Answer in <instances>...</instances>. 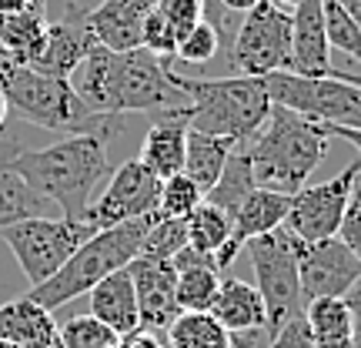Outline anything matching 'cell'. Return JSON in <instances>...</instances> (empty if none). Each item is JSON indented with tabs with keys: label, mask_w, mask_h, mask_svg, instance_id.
I'll list each match as a JSON object with an SVG mask.
<instances>
[{
	"label": "cell",
	"mask_w": 361,
	"mask_h": 348,
	"mask_svg": "<svg viewBox=\"0 0 361 348\" xmlns=\"http://www.w3.org/2000/svg\"><path fill=\"white\" fill-rule=\"evenodd\" d=\"M114 131H94V134H71L64 141L20 151L7 161V168L34 188L44 201L64 211V218L84 221L101 181L111 174L107 141Z\"/></svg>",
	"instance_id": "6da1fadb"
},
{
	"label": "cell",
	"mask_w": 361,
	"mask_h": 348,
	"mask_svg": "<svg viewBox=\"0 0 361 348\" xmlns=\"http://www.w3.org/2000/svg\"><path fill=\"white\" fill-rule=\"evenodd\" d=\"M247 155L261 188L295 194L311 184L314 168L328 155V134L318 121L271 104L264 128L247 141Z\"/></svg>",
	"instance_id": "7a4b0ae2"
},
{
	"label": "cell",
	"mask_w": 361,
	"mask_h": 348,
	"mask_svg": "<svg viewBox=\"0 0 361 348\" xmlns=\"http://www.w3.org/2000/svg\"><path fill=\"white\" fill-rule=\"evenodd\" d=\"M0 94L7 97L11 111L37 128L67 131V134H94V131H121L114 114H94L80 101L71 80L47 78L34 67L13 61L0 47Z\"/></svg>",
	"instance_id": "3957f363"
},
{
	"label": "cell",
	"mask_w": 361,
	"mask_h": 348,
	"mask_svg": "<svg viewBox=\"0 0 361 348\" xmlns=\"http://www.w3.org/2000/svg\"><path fill=\"white\" fill-rule=\"evenodd\" d=\"M174 84L188 94V128L234 144H247L271 114V97L261 78H180Z\"/></svg>",
	"instance_id": "277c9868"
},
{
	"label": "cell",
	"mask_w": 361,
	"mask_h": 348,
	"mask_svg": "<svg viewBox=\"0 0 361 348\" xmlns=\"http://www.w3.org/2000/svg\"><path fill=\"white\" fill-rule=\"evenodd\" d=\"M157 215H147V218H134V221H124L117 228H104V232H94L84 241V245L64 261V268L51 275L47 282L34 284L27 298L37 301L40 308H64L67 301L74 298L87 295L90 288L97 282H104L107 275L114 271L128 268L130 261L141 255V241L147 228L154 224Z\"/></svg>",
	"instance_id": "5b68a950"
},
{
	"label": "cell",
	"mask_w": 361,
	"mask_h": 348,
	"mask_svg": "<svg viewBox=\"0 0 361 348\" xmlns=\"http://www.w3.org/2000/svg\"><path fill=\"white\" fill-rule=\"evenodd\" d=\"M188 94L174 84L171 61H161L144 47L114 54V84H111V114H168L184 111Z\"/></svg>",
	"instance_id": "8992f818"
},
{
	"label": "cell",
	"mask_w": 361,
	"mask_h": 348,
	"mask_svg": "<svg viewBox=\"0 0 361 348\" xmlns=\"http://www.w3.org/2000/svg\"><path fill=\"white\" fill-rule=\"evenodd\" d=\"M255 278H258V295L264 301V338H271L284 322L305 315V298H301V282H298V255L295 238L278 228V232L258 234L245 241Z\"/></svg>",
	"instance_id": "52a82bcc"
},
{
	"label": "cell",
	"mask_w": 361,
	"mask_h": 348,
	"mask_svg": "<svg viewBox=\"0 0 361 348\" xmlns=\"http://www.w3.org/2000/svg\"><path fill=\"white\" fill-rule=\"evenodd\" d=\"M261 80L271 104L318 124H341L345 117L361 111V74L335 71V78H301L291 71H274Z\"/></svg>",
	"instance_id": "ba28073f"
},
{
	"label": "cell",
	"mask_w": 361,
	"mask_h": 348,
	"mask_svg": "<svg viewBox=\"0 0 361 348\" xmlns=\"http://www.w3.org/2000/svg\"><path fill=\"white\" fill-rule=\"evenodd\" d=\"M90 228L84 221L71 218H24L4 228L0 238L7 241V248L13 251V258L20 265V271L27 275L30 288L40 282H47L51 275L64 268V261L78 251L84 241L90 238Z\"/></svg>",
	"instance_id": "9c48e42d"
},
{
	"label": "cell",
	"mask_w": 361,
	"mask_h": 348,
	"mask_svg": "<svg viewBox=\"0 0 361 348\" xmlns=\"http://www.w3.org/2000/svg\"><path fill=\"white\" fill-rule=\"evenodd\" d=\"M231 64L241 78H268L291 71V11L261 0L241 17L231 40Z\"/></svg>",
	"instance_id": "30bf717a"
},
{
	"label": "cell",
	"mask_w": 361,
	"mask_h": 348,
	"mask_svg": "<svg viewBox=\"0 0 361 348\" xmlns=\"http://www.w3.org/2000/svg\"><path fill=\"white\" fill-rule=\"evenodd\" d=\"M358 174H361V161H355L331 181L305 184L301 191L291 194V208H288V218H284L281 228L288 234H295L298 241H305V245L324 241V238H338V228H341V218L348 211Z\"/></svg>",
	"instance_id": "8fae6325"
},
{
	"label": "cell",
	"mask_w": 361,
	"mask_h": 348,
	"mask_svg": "<svg viewBox=\"0 0 361 348\" xmlns=\"http://www.w3.org/2000/svg\"><path fill=\"white\" fill-rule=\"evenodd\" d=\"M157 198H161V178H154L137 157L124 161L111 174L107 188L90 201L84 224L90 232H104V228H117L124 221L157 215Z\"/></svg>",
	"instance_id": "7c38bea8"
},
{
	"label": "cell",
	"mask_w": 361,
	"mask_h": 348,
	"mask_svg": "<svg viewBox=\"0 0 361 348\" xmlns=\"http://www.w3.org/2000/svg\"><path fill=\"white\" fill-rule=\"evenodd\" d=\"M295 255L305 305L314 298H345L351 284L361 278V261L345 248L341 238H324V241H311V245L295 238Z\"/></svg>",
	"instance_id": "4fadbf2b"
},
{
	"label": "cell",
	"mask_w": 361,
	"mask_h": 348,
	"mask_svg": "<svg viewBox=\"0 0 361 348\" xmlns=\"http://www.w3.org/2000/svg\"><path fill=\"white\" fill-rule=\"evenodd\" d=\"M134 295H137V311H141V328L164 335L168 325L180 315L178 305V268L174 261L157 258H134L128 265Z\"/></svg>",
	"instance_id": "5bb4252c"
},
{
	"label": "cell",
	"mask_w": 361,
	"mask_h": 348,
	"mask_svg": "<svg viewBox=\"0 0 361 348\" xmlns=\"http://www.w3.org/2000/svg\"><path fill=\"white\" fill-rule=\"evenodd\" d=\"M291 74L335 78L322 0H305L291 11Z\"/></svg>",
	"instance_id": "9a60e30c"
},
{
	"label": "cell",
	"mask_w": 361,
	"mask_h": 348,
	"mask_svg": "<svg viewBox=\"0 0 361 348\" xmlns=\"http://www.w3.org/2000/svg\"><path fill=\"white\" fill-rule=\"evenodd\" d=\"M151 11L154 0H101L94 11L80 13V20L90 30L94 44L124 54L141 47V27Z\"/></svg>",
	"instance_id": "2e32d148"
},
{
	"label": "cell",
	"mask_w": 361,
	"mask_h": 348,
	"mask_svg": "<svg viewBox=\"0 0 361 348\" xmlns=\"http://www.w3.org/2000/svg\"><path fill=\"white\" fill-rule=\"evenodd\" d=\"M288 208H291V194H281V191H271V188H255L247 194L241 208L234 211V232H231V241L224 245L218 258V268L224 275V268H231L234 255L245 248V241L258 238V234H268V232H278L288 218Z\"/></svg>",
	"instance_id": "e0dca14e"
},
{
	"label": "cell",
	"mask_w": 361,
	"mask_h": 348,
	"mask_svg": "<svg viewBox=\"0 0 361 348\" xmlns=\"http://www.w3.org/2000/svg\"><path fill=\"white\" fill-rule=\"evenodd\" d=\"M90 47H94V37L84 27V20L80 17H64L57 24H47V34H44L37 57L27 67H34V71L47 74V78L71 80L74 71L80 67V61L90 54Z\"/></svg>",
	"instance_id": "ac0fdd59"
},
{
	"label": "cell",
	"mask_w": 361,
	"mask_h": 348,
	"mask_svg": "<svg viewBox=\"0 0 361 348\" xmlns=\"http://www.w3.org/2000/svg\"><path fill=\"white\" fill-rule=\"evenodd\" d=\"M184 151H188V107L154 117L151 131L144 134L137 161H141L154 178L168 181L184 171Z\"/></svg>",
	"instance_id": "d6986e66"
},
{
	"label": "cell",
	"mask_w": 361,
	"mask_h": 348,
	"mask_svg": "<svg viewBox=\"0 0 361 348\" xmlns=\"http://www.w3.org/2000/svg\"><path fill=\"white\" fill-rule=\"evenodd\" d=\"M90 298V315L104 322L114 335H134L141 332V311H137V295H134V282L130 271L121 268L114 275H107L104 282H97L87 292Z\"/></svg>",
	"instance_id": "ffe728a7"
},
{
	"label": "cell",
	"mask_w": 361,
	"mask_h": 348,
	"mask_svg": "<svg viewBox=\"0 0 361 348\" xmlns=\"http://www.w3.org/2000/svg\"><path fill=\"white\" fill-rule=\"evenodd\" d=\"M207 311H211L231 335L264 332V325H268L264 301H261L258 288L241 282V278H221L218 295H214V301H211Z\"/></svg>",
	"instance_id": "44dd1931"
},
{
	"label": "cell",
	"mask_w": 361,
	"mask_h": 348,
	"mask_svg": "<svg viewBox=\"0 0 361 348\" xmlns=\"http://www.w3.org/2000/svg\"><path fill=\"white\" fill-rule=\"evenodd\" d=\"M0 342H13L24 348H51L57 342V322L47 308L30 298H13L0 305Z\"/></svg>",
	"instance_id": "7402d4cb"
},
{
	"label": "cell",
	"mask_w": 361,
	"mask_h": 348,
	"mask_svg": "<svg viewBox=\"0 0 361 348\" xmlns=\"http://www.w3.org/2000/svg\"><path fill=\"white\" fill-rule=\"evenodd\" d=\"M174 268H178V305L180 311H207L211 301L221 288V268L211 255H201L194 248H184L178 258H174Z\"/></svg>",
	"instance_id": "603a6c76"
},
{
	"label": "cell",
	"mask_w": 361,
	"mask_h": 348,
	"mask_svg": "<svg viewBox=\"0 0 361 348\" xmlns=\"http://www.w3.org/2000/svg\"><path fill=\"white\" fill-rule=\"evenodd\" d=\"M47 34V17H44V0L24 4V7H11L0 11V47L11 54L13 61L30 64L37 57L40 44Z\"/></svg>",
	"instance_id": "cb8c5ba5"
},
{
	"label": "cell",
	"mask_w": 361,
	"mask_h": 348,
	"mask_svg": "<svg viewBox=\"0 0 361 348\" xmlns=\"http://www.w3.org/2000/svg\"><path fill=\"white\" fill-rule=\"evenodd\" d=\"M111 84H114V51L94 44L90 54L71 78V88L94 114H111ZM117 117V114H114Z\"/></svg>",
	"instance_id": "d4e9b609"
},
{
	"label": "cell",
	"mask_w": 361,
	"mask_h": 348,
	"mask_svg": "<svg viewBox=\"0 0 361 348\" xmlns=\"http://www.w3.org/2000/svg\"><path fill=\"white\" fill-rule=\"evenodd\" d=\"M238 144L228 141V138H214V134H201V131L188 128V151H184V174L201 188V191H211L214 181L221 178V171L228 164V157L234 155Z\"/></svg>",
	"instance_id": "484cf974"
},
{
	"label": "cell",
	"mask_w": 361,
	"mask_h": 348,
	"mask_svg": "<svg viewBox=\"0 0 361 348\" xmlns=\"http://www.w3.org/2000/svg\"><path fill=\"white\" fill-rule=\"evenodd\" d=\"M255 188H258V178H255V164H251V155H247V144H238L234 155L228 157L224 171H221V178L214 181V188L204 194V201L234 218V211L241 208V201Z\"/></svg>",
	"instance_id": "4316f807"
},
{
	"label": "cell",
	"mask_w": 361,
	"mask_h": 348,
	"mask_svg": "<svg viewBox=\"0 0 361 348\" xmlns=\"http://www.w3.org/2000/svg\"><path fill=\"white\" fill-rule=\"evenodd\" d=\"M168 348H231V332L211 311H180L164 332Z\"/></svg>",
	"instance_id": "83f0119b"
},
{
	"label": "cell",
	"mask_w": 361,
	"mask_h": 348,
	"mask_svg": "<svg viewBox=\"0 0 361 348\" xmlns=\"http://www.w3.org/2000/svg\"><path fill=\"white\" fill-rule=\"evenodd\" d=\"M44 208H47V201L20 174H13L7 164H0V232L24 218H40Z\"/></svg>",
	"instance_id": "f1b7e54d"
},
{
	"label": "cell",
	"mask_w": 361,
	"mask_h": 348,
	"mask_svg": "<svg viewBox=\"0 0 361 348\" xmlns=\"http://www.w3.org/2000/svg\"><path fill=\"white\" fill-rule=\"evenodd\" d=\"M231 232H234L231 215H224L221 208L204 201V205L188 218V248L218 258L221 251H224V245L231 241Z\"/></svg>",
	"instance_id": "f546056e"
},
{
	"label": "cell",
	"mask_w": 361,
	"mask_h": 348,
	"mask_svg": "<svg viewBox=\"0 0 361 348\" xmlns=\"http://www.w3.org/2000/svg\"><path fill=\"white\" fill-rule=\"evenodd\" d=\"M305 322L314 338H351L355 318H351L345 298H314L305 305Z\"/></svg>",
	"instance_id": "4dcf8cb0"
},
{
	"label": "cell",
	"mask_w": 361,
	"mask_h": 348,
	"mask_svg": "<svg viewBox=\"0 0 361 348\" xmlns=\"http://www.w3.org/2000/svg\"><path fill=\"white\" fill-rule=\"evenodd\" d=\"M204 205V191L194 184L184 171L174 178L161 181V198H157V218H174V221H188Z\"/></svg>",
	"instance_id": "1f68e13d"
},
{
	"label": "cell",
	"mask_w": 361,
	"mask_h": 348,
	"mask_svg": "<svg viewBox=\"0 0 361 348\" xmlns=\"http://www.w3.org/2000/svg\"><path fill=\"white\" fill-rule=\"evenodd\" d=\"M188 248V221L174 218H154L141 241V255L137 258H157V261H174Z\"/></svg>",
	"instance_id": "d6a6232c"
},
{
	"label": "cell",
	"mask_w": 361,
	"mask_h": 348,
	"mask_svg": "<svg viewBox=\"0 0 361 348\" xmlns=\"http://www.w3.org/2000/svg\"><path fill=\"white\" fill-rule=\"evenodd\" d=\"M121 335H114L94 315H74L64 325H57V345L61 348H114Z\"/></svg>",
	"instance_id": "836d02e7"
},
{
	"label": "cell",
	"mask_w": 361,
	"mask_h": 348,
	"mask_svg": "<svg viewBox=\"0 0 361 348\" xmlns=\"http://www.w3.org/2000/svg\"><path fill=\"white\" fill-rule=\"evenodd\" d=\"M322 11H324V30H328V44L335 51L348 54L361 64V30L358 24L351 20L348 13L338 7L335 0H322Z\"/></svg>",
	"instance_id": "e575fe53"
},
{
	"label": "cell",
	"mask_w": 361,
	"mask_h": 348,
	"mask_svg": "<svg viewBox=\"0 0 361 348\" xmlns=\"http://www.w3.org/2000/svg\"><path fill=\"white\" fill-rule=\"evenodd\" d=\"M218 47H221L218 30L207 24V20H201L194 30H188V34L178 40L174 61H184V64H207V61L218 54Z\"/></svg>",
	"instance_id": "d590c367"
},
{
	"label": "cell",
	"mask_w": 361,
	"mask_h": 348,
	"mask_svg": "<svg viewBox=\"0 0 361 348\" xmlns=\"http://www.w3.org/2000/svg\"><path fill=\"white\" fill-rule=\"evenodd\" d=\"M141 47L147 54L161 57V61H171V64H174V54H178V34L171 30V24L157 11L147 13V20H144V27H141Z\"/></svg>",
	"instance_id": "8d00e7d4"
},
{
	"label": "cell",
	"mask_w": 361,
	"mask_h": 348,
	"mask_svg": "<svg viewBox=\"0 0 361 348\" xmlns=\"http://www.w3.org/2000/svg\"><path fill=\"white\" fill-rule=\"evenodd\" d=\"M154 11L171 24L178 40L204 20V4L201 0H154Z\"/></svg>",
	"instance_id": "74e56055"
},
{
	"label": "cell",
	"mask_w": 361,
	"mask_h": 348,
	"mask_svg": "<svg viewBox=\"0 0 361 348\" xmlns=\"http://www.w3.org/2000/svg\"><path fill=\"white\" fill-rule=\"evenodd\" d=\"M338 238H341L345 248L361 261V174H358V181H355V191H351L348 211H345V218H341Z\"/></svg>",
	"instance_id": "f35d334b"
},
{
	"label": "cell",
	"mask_w": 361,
	"mask_h": 348,
	"mask_svg": "<svg viewBox=\"0 0 361 348\" xmlns=\"http://www.w3.org/2000/svg\"><path fill=\"white\" fill-rule=\"evenodd\" d=\"M268 348H314V335H311L305 315H298L291 322H284L274 335L268 338Z\"/></svg>",
	"instance_id": "ab89813d"
},
{
	"label": "cell",
	"mask_w": 361,
	"mask_h": 348,
	"mask_svg": "<svg viewBox=\"0 0 361 348\" xmlns=\"http://www.w3.org/2000/svg\"><path fill=\"white\" fill-rule=\"evenodd\" d=\"M201 4H204V20H207L211 27H214V30H218V37H221V40H228V47H231L234 30L228 27V17H231V13L224 11L218 0H201Z\"/></svg>",
	"instance_id": "60d3db41"
},
{
	"label": "cell",
	"mask_w": 361,
	"mask_h": 348,
	"mask_svg": "<svg viewBox=\"0 0 361 348\" xmlns=\"http://www.w3.org/2000/svg\"><path fill=\"white\" fill-rule=\"evenodd\" d=\"M114 348H168L164 345V338L154 335V332H134V335H124L121 342H117Z\"/></svg>",
	"instance_id": "b9f144b4"
},
{
	"label": "cell",
	"mask_w": 361,
	"mask_h": 348,
	"mask_svg": "<svg viewBox=\"0 0 361 348\" xmlns=\"http://www.w3.org/2000/svg\"><path fill=\"white\" fill-rule=\"evenodd\" d=\"M322 131L328 134V138H341V141H348L355 151L361 155V131L355 128H341V124H322Z\"/></svg>",
	"instance_id": "7bdbcfd3"
},
{
	"label": "cell",
	"mask_w": 361,
	"mask_h": 348,
	"mask_svg": "<svg viewBox=\"0 0 361 348\" xmlns=\"http://www.w3.org/2000/svg\"><path fill=\"white\" fill-rule=\"evenodd\" d=\"M345 305H348L351 318H355V328H361V278L351 284V292L345 295Z\"/></svg>",
	"instance_id": "ee69618b"
},
{
	"label": "cell",
	"mask_w": 361,
	"mask_h": 348,
	"mask_svg": "<svg viewBox=\"0 0 361 348\" xmlns=\"http://www.w3.org/2000/svg\"><path fill=\"white\" fill-rule=\"evenodd\" d=\"M218 4H221V7H224L228 13H231V17H234V13H241V17H245L251 7H258L261 0H218Z\"/></svg>",
	"instance_id": "f6af8a7d"
},
{
	"label": "cell",
	"mask_w": 361,
	"mask_h": 348,
	"mask_svg": "<svg viewBox=\"0 0 361 348\" xmlns=\"http://www.w3.org/2000/svg\"><path fill=\"white\" fill-rule=\"evenodd\" d=\"M264 332H247V335H231V348H258Z\"/></svg>",
	"instance_id": "bcb514c9"
},
{
	"label": "cell",
	"mask_w": 361,
	"mask_h": 348,
	"mask_svg": "<svg viewBox=\"0 0 361 348\" xmlns=\"http://www.w3.org/2000/svg\"><path fill=\"white\" fill-rule=\"evenodd\" d=\"M314 348H355V335L351 338H314Z\"/></svg>",
	"instance_id": "7dc6e473"
},
{
	"label": "cell",
	"mask_w": 361,
	"mask_h": 348,
	"mask_svg": "<svg viewBox=\"0 0 361 348\" xmlns=\"http://www.w3.org/2000/svg\"><path fill=\"white\" fill-rule=\"evenodd\" d=\"M7 117H11V104H7V97L0 94V131H4V124H7Z\"/></svg>",
	"instance_id": "c3c4849f"
},
{
	"label": "cell",
	"mask_w": 361,
	"mask_h": 348,
	"mask_svg": "<svg viewBox=\"0 0 361 348\" xmlns=\"http://www.w3.org/2000/svg\"><path fill=\"white\" fill-rule=\"evenodd\" d=\"M274 7H281V11H295L298 4H305V0H271Z\"/></svg>",
	"instance_id": "681fc988"
},
{
	"label": "cell",
	"mask_w": 361,
	"mask_h": 348,
	"mask_svg": "<svg viewBox=\"0 0 361 348\" xmlns=\"http://www.w3.org/2000/svg\"><path fill=\"white\" fill-rule=\"evenodd\" d=\"M355 348H361V328H355Z\"/></svg>",
	"instance_id": "f907efd6"
},
{
	"label": "cell",
	"mask_w": 361,
	"mask_h": 348,
	"mask_svg": "<svg viewBox=\"0 0 361 348\" xmlns=\"http://www.w3.org/2000/svg\"><path fill=\"white\" fill-rule=\"evenodd\" d=\"M0 348H24V345H13V342H0Z\"/></svg>",
	"instance_id": "816d5d0a"
},
{
	"label": "cell",
	"mask_w": 361,
	"mask_h": 348,
	"mask_svg": "<svg viewBox=\"0 0 361 348\" xmlns=\"http://www.w3.org/2000/svg\"><path fill=\"white\" fill-rule=\"evenodd\" d=\"M51 348H61V345H57V342H54V345H51Z\"/></svg>",
	"instance_id": "f5cc1de1"
},
{
	"label": "cell",
	"mask_w": 361,
	"mask_h": 348,
	"mask_svg": "<svg viewBox=\"0 0 361 348\" xmlns=\"http://www.w3.org/2000/svg\"><path fill=\"white\" fill-rule=\"evenodd\" d=\"M0 164H4V157H0Z\"/></svg>",
	"instance_id": "db71d44e"
}]
</instances>
